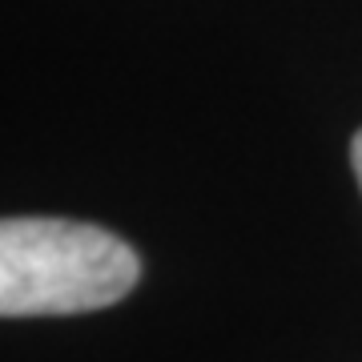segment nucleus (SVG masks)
<instances>
[{
    "label": "nucleus",
    "mask_w": 362,
    "mask_h": 362,
    "mask_svg": "<svg viewBox=\"0 0 362 362\" xmlns=\"http://www.w3.org/2000/svg\"><path fill=\"white\" fill-rule=\"evenodd\" d=\"M141 278V258L117 233L69 218H8L0 226V314L105 310Z\"/></svg>",
    "instance_id": "1"
},
{
    "label": "nucleus",
    "mask_w": 362,
    "mask_h": 362,
    "mask_svg": "<svg viewBox=\"0 0 362 362\" xmlns=\"http://www.w3.org/2000/svg\"><path fill=\"white\" fill-rule=\"evenodd\" d=\"M350 165H354V177H358V189H362V129L350 141Z\"/></svg>",
    "instance_id": "2"
}]
</instances>
